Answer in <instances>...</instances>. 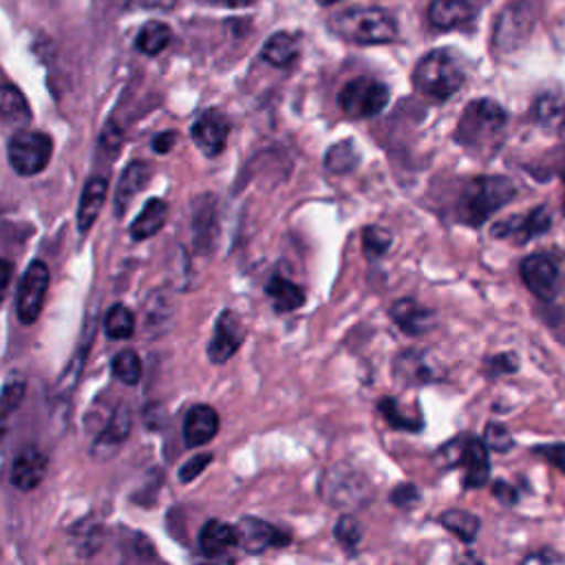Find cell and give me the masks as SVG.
Returning a JSON list of instances; mask_svg holds the SVG:
<instances>
[{
	"mask_svg": "<svg viewBox=\"0 0 565 565\" xmlns=\"http://www.w3.org/2000/svg\"><path fill=\"white\" fill-rule=\"evenodd\" d=\"M450 466L463 468V486L466 488H481L490 479V459H488V446L483 439L477 437H463L452 439L444 452Z\"/></svg>",
	"mask_w": 565,
	"mask_h": 565,
	"instance_id": "cell-8",
	"label": "cell"
},
{
	"mask_svg": "<svg viewBox=\"0 0 565 565\" xmlns=\"http://www.w3.org/2000/svg\"><path fill=\"white\" fill-rule=\"evenodd\" d=\"M318 4H322V7H331V4H335V2H342V0H316Z\"/></svg>",
	"mask_w": 565,
	"mask_h": 565,
	"instance_id": "cell-48",
	"label": "cell"
},
{
	"mask_svg": "<svg viewBox=\"0 0 565 565\" xmlns=\"http://www.w3.org/2000/svg\"><path fill=\"white\" fill-rule=\"evenodd\" d=\"M230 7H247V4H252L254 0H225Z\"/></svg>",
	"mask_w": 565,
	"mask_h": 565,
	"instance_id": "cell-47",
	"label": "cell"
},
{
	"mask_svg": "<svg viewBox=\"0 0 565 565\" xmlns=\"http://www.w3.org/2000/svg\"><path fill=\"white\" fill-rule=\"evenodd\" d=\"M534 9L530 2H512L508 4L494 24L492 44L501 53L516 51L534 29Z\"/></svg>",
	"mask_w": 565,
	"mask_h": 565,
	"instance_id": "cell-9",
	"label": "cell"
},
{
	"mask_svg": "<svg viewBox=\"0 0 565 565\" xmlns=\"http://www.w3.org/2000/svg\"><path fill=\"white\" fill-rule=\"evenodd\" d=\"M148 179H150V166L146 161H130L124 168L117 190H115V212L117 214H121L130 205V201L148 183Z\"/></svg>",
	"mask_w": 565,
	"mask_h": 565,
	"instance_id": "cell-23",
	"label": "cell"
},
{
	"mask_svg": "<svg viewBox=\"0 0 565 565\" xmlns=\"http://www.w3.org/2000/svg\"><path fill=\"white\" fill-rule=\"evenodd\" d=\"M53 154V139L42 130L20 128L7 141V157L13 172L20 177L40 174Z\"/></svg>",
	"mask_w": 565,
	"mask_h": 565,
	"instance_id": "cell-5",
	"label": "cell"
},
{
	"mask_svg": "<svg viewBox=\"0 0 565 565\" xmlns=\"http://www.w3.org/2000/svg\"><path fill=\"white\" fill-rule=\"evenodd\" d=\"M49 289V267L44 260H31L15 291V313L22 324H33L44 307Z\"/></svg>",
	"mask_w": 565,
	"mask_h": 565,
	"instance_id": "cell-10",
	"label": "cell"
},
{
	"mask_svg": "<svg viewBox=\"0 0 565 565\" xmlns=\"http://www.w3.org/2000/svg\"><path fill=\"white\" fill-rule=\"evenodd\" d=\"M377 408L382 413V417L386 419L388 426L399 428V430H419L424 426V419L419 415L417 408L404 411L402 404L395 397H382L377 402Z\"/></svg>",
	"mask_w": 565,
	"mask_h": 565,
	"instance_id": "cell-28",
	"label": "cell"
},
{
	"mask_svg": "<svg viewBox=\"0 0 565 565\" xmlns=\"http://www.w3.org/2000/svg\"><path fill=\"white\" fill-rule=\"evenodd\" d=\"M22 395H24V380L18 377V375H9L7 382H4V388H2V411H4V415H9L22 402Z\"/></svg>",
	"mask_w": 565,
	"mask_h": 565,
	"instance_id": "cell-38",
	"label": "cell"
},
{
	"mask_svg": "<svg viewBox=\"0 0 565 565\" xmlns=\"http://www.w3.org/2000/svg\"><path fill=\"white\" fill-rule=\"evenodd\" d=\"M214 459V455H210V452H203V455H196V457H192V459H188L181 468H179V479L183 481V483H190L194 477H199L205 468H207V463Z\"/></svg>",
	"mask_w": 565,
	"mask_h": 565,
	"instance_id": "cell-39",
	"label": "cell"
},
{
	"mask_svg": "<svg viewBox=\"0 0 565 565\" xmlns=\"http://www.w3.org/2000/svg\"><path fill=\"white\" fill-rule=\"evenodd\" d=\"M391 499H393V503L399 505V508H411L413 503H417L419 492H417V488H415L413 483H402V486H397V488L391 492Z\"/></svg>",
	"mask_w": 565,
	"mask_h": 565,
	"instance_id": "cell-42",
	"label": "cell"
},
{
	"mask_svg": "<svg viewBox=\"0 0 565 565\" xmlns=\"http://www.w3.org/2000/svg\"><path fill=\"white\" fill-rule=\"evenodd\" d=\"M552 218L545 205H539L530 210L525 216H510L492 225V236L497 238H510L514 243H527L534 236H541L550 230Z\"/></svg>",
	"mask_w": 565,
	"mask_h": 565,
	"instance_id": "cell-15",
	"label": "cell"
},
{
	"mask_svg": "<svg viewBox=\"0 0 565 565\" xmlns=\"http://www.w3.org/2000/svg\"><path fill=\"white\" fill-rule=\"evenodd\" d=\"M238 545V530L225 521L212 519L199 530V550L205 556H223Z\"/></svg>",
	"mask_w": 565,
	"mask_h": 565,
	"instance_id": "cell-20",
	"label": "cell"
},
{
	"mask_svg": "<svg viewBox=\"0 0 565 565\" xmlns=\"http://www.w3.org/2000/svg\"><path fill=\"white\" fill-rule=\"evenodd\" d=\"M243 338H245V327H243L241 318L232 309H225L216 318L214 333L207 344L210 362H214V364L227 362L236 353V349L243 344Z\"/></svg>",
	"mask_w": 565,
	"mask_h": 565,
	"instance_id": "cell-14",
	"label": "cell"
},
{
	"mask_svg": "<svg viewBox=\"0 0 565 565\" xmlns=\"http://www.w3.org/2000/svg\"><path fill=\"white\" fill-rule=\"evenodd\" d=\"M110 369H113V375L128 386H135L141 380V360L132 349L117 351L110 362Z\"/></svg>",
	"mask_w": 565,
	"mask_h": 565,
	"instance_id": "cell-34",
	"label": "cell"
},
{
	"mask_svg": "<svg viewBox=\"0 0 565 565\" xmlns=\"http://www.w3.org/2000/svg\"><path fill=\"white\" fill-rule=\"evenodd\" d=\"M338 104L347 117L369 119L380 115L388 104V88L377 79L355 77L342 86Z\"/></svg>",
	"mask_w": 565,
	"mask_h": 565,
	"instance_id": "cell-7",
	"label": "cell"
},
{
	"mask_svg": "<svg viewBox=\"0 0 565 565\" xmlns=\"http://www.w3.org/2000/svg\"><path fill=\"white\" fill-rule=\"evenodd\" d=\"M265 294L271 298L276 311H294L305 302V291L285 276H271L265 285Z\"/></svg>",
	"mask_w": 565,
	"mask_h": 565,
	"instance_id": "cell-27",
	"label": "cell"
},
{
	"mask_svg": "<svg viewBox=\"0 0 565 565\" xmlns=\"http://www.w3.org/2000/svg\"><path fill=\"white\" fill-rule=\"evenodd\" d=\"M439 523L452 532L457 539H461L463 543H472L479 534V516H475L472 512L468 510H446L441 516H439Z\"/></svg>",
	"mask_w": 565,
	"mask_h": 565,
	"instance_id": "cell-29",
	"label": "cell"
},
{
	"mask_svg": "<svg viewBox=\"0 0 565 565\" xmlns=\"http://www.w3.org/2000/svg\"><path fill=\"white\" fill-rule=\"evenodd\" d=\"M329 24L342 40L355 44H384L397 35L395 18L380 7H353L338 11Z\"/></svg>",
	"mask_w": 565,
	"mask_h": 565,
	"instance_id": "cell-2",
	"label": "cell"
},
{
	"mask_svg": "<svg viewBox=\"0 0 565 565\" xmlns=\"http://www.w3.org/2000/svg\"><path fill=\"white\" fill-rule=\"evenodd\" d=\"M298 55H300V42L294 33H287V31H278L269 35L267 42L263 44V57L271 66H289L296 62Z\"/></svg>",
	"mask_w": 565,
	"mask_h": 565,
	"instance_id": "cell-26",
	"label": "cell"
},
{
	"mask_svg": "<svg viewBox=\"0 0 565 565\" xmlns=\"http://www.w3.org/2000/svg\"><path fill=\"white\" fill-rule=\"evenodd\" d=\"M483 441H486L488 450H494V452H508V450L514 448V439H512L510 430L503 424H497V422L486 424Z\"/></svg>",
	"mask_w": 565,
	"mask_h": 565,
	"instance_id": "cell-37",
	"label": "cell"
},
{
	"mask_svg": "<svg viewBox=\"0 0 565 565\" xmlns=\"http://www.w3.org/2000/svg\"><path fill=\"white\" fill-rule=\"evenodd\" d=\"M106 188H108V181L99 174H95L86 181L82 196H79V207H77V230L82 234H86L93 227V223L97 221L102 205L106 201Z\"/></svg>",
	"mask_w": 565,
	"mask_h": 565,
	"instance_id": "cell-22",
	"label": "cell"
},
{
	"mask_svg": "<svg viewBox=\"0 0 565 565\" xmlns=\"http://www.w3.org/2000/svg\"><path fill=\"white\" fill-rule=\"evenodd\" d=\"M172 40V31L163 22H146L137 33V49L146 55H159Z\"/></svg>",
	"mask_w": 565,
	"mask_h": 565,
	"instance_id": "cell-30",
	"label": "cell"
},
{
	"mask_svg": "<svg viewBox=\"0 0 565 565\" xmlns=\"http://www.w3.org/2000/svg\"><path fill=\"white\" fill-rule=\"evenodd\" d=\"M236 530H238V545L249 554H260L271 547H285L291 541L287 532L256 516H243Z\"/></svg>",
	"mask_w": 565,
	"mask_h": 565,
	"instance_id": "cell-13",
	"label": "cell"
},
{
	"mask_svg": "<svg viewBox=\"0 0 565 565\" xmlns=\"http://www.w3.org/2000/svg\"><path fill=\"white\" fill-rule=\"evenodd\" d=\"M536 455H541L545 461L556 466L561 472H565V444H547L534 448Z\"/></svg>",
	"mask_w": 565,
	"mask_h": 565,
	"instance_id": "cell-40",
	"label": "cell"
},
{
	"mask_svg": "<svg viewBox=\"0 0 565 565\" xmlns=\"http://www.w3.org/2000/svg\"><path fill=\"white\" fill-rule=\"evenodd\" d=\"M192 139L205 157H216L225 150L230 135V119L218 108L203 110L192 124Z\"/></svg>",
	"mask_w": 565,
	"mask_h": 565,
	"instance_id": "cell-12",
	"label": "cell"
},
{
	"mask_svg": "<svg viewBox=\"0 0 565 565\" xmlns=\"http://www.w3.org/2000/svg\"><path fill=\"white\" fill-rule=\"evenodd\" d=\"M218 433V413L207 404H194L183 419L185 446H203Z\"/></svg>",
	"mask_w": 565,
	"mask_h": 565,
	"instance_id": "cell-17",
	"label": "cell"
},
{
	"mask_svg": "<svg viewBox=\"0 0 565 565\" xmlns=\"http://www.w3.org/2000/svg\"><path fill=\"white\" fill-rule=\"evenodd\" d=\"M505 121L508 115L501 104L488 97L475 99L463 108L455 130V139L466 148L481 150L488 143L497 141V137L505 128Z\"/></svg>",
	"mask_w": 565,
	"mask_h": 565,
	"instance_id": "cell-4",
	"label": "cell"
},
{
	"mask_svg": "<svg viewBox=\"0 0 565 565\" xmlns=\"http://www.w3.org/2000/svg\"><path fill=\"white\" fill-rule=\"evenodd\" d=\"M166 218H168L166 201L163 199H148L146 205L141 207L139 216L130 225V236L135 241L150 238L166 225Z\"/></svg>",
	"mask_w": 565,
	"mask_h": 565,
	"instance_id": "cell-24",
	"label": "cell"
},
{
	"mask_svg": "<svg viewBox=\"0 0 565 565\" xmlns=\"http://www.w3.org/2000/svg\"><path fill=\"white\" fill-rule=\"evenodd\" d=\"M492 492H494V497H497L499 501H503V503H508V505L516 501V490H514L510 483L497 481V483L492 486Z\"/></svg>",
	"mask_w": 565,
	"mask_h": 565,
	"instance_id": "cell-44",
	"label": "cell"
},
{
	"mask_svg": "<svg viewBox=\"0 0 565 565\" xmlns=\"http://www.w3.org/2000/svg\"><path fill=\"white\" fill-rule=\"evenodd\" d=\"M174 141H177V132H174V130L159 132V135H154V139H152V150L159 152V154H166V152L172 150Z\"/></svg>",
	"mask_w": 565,
	"mask_h": 565,
	"instance_id": "cell-43",
	"label": "cell"
},
{
	"mask_svg": "<svg viewBox=\"0 0 565 565\" xmlns=\"http://www.w3.org/2000/svg\"><path fill=\"white\" fill-rule=\"evenodd\" d=\"M333 536L342 547L353 550L362 539V525L351 514H342L333 525Z\"/></svg>",
	"mask_w": 565,
	"mask_h": 565,
	"instance_id": "cell-36",
	"label": "cell"
},
{
	"mask_svg": "<svg viewBox=\"0 0 565 565\" xmlns=\"http://www.w3.org/2000/svg\"><path fill=\"white\" fill-rule=\"evenodd\" d=\"M393 322L408 335H422L435 324V313L415 298H399L391 305Z\"/></svg>",
	"mask_w": 565,
	"mask_h": 565,
	"instance_id": "cell-18",
	"label": "cell"
},
{
	"mask_svg": "<svg viewBox=\"0 0 565 565\" xmlns=\"http://www.w3.org/2000/svg\"><path fill=\"white\" fill-rule=\"evenodd\" d=\"M318 490L327 503L342 510H355L373 497V486H369L366 477L349 466H333L324 472Z\"/></svg>",
	"mask_w": 565,
	"mask_h": 565,
	"instance_id": "cell-6",
	"label": "cell"
},
{
	"mask_svg": "<svg viewBox=\"0 0 565 565\" xmlns=\"http://www.w3.org/2000/svg\"><path fill=\"white\" fill-rule=\"evenodd\" d=\"M360 161V152L351 139H344L335 146H331L324 154V166L333 174H347L351 172Z\"/></svg>",
	"mask_w": 565,
	"mask_h": 565,
	"instance_id": "cell-32",
	"label": "cell"
},
{
	"mask_svg": "<svg viewBox=\"0 0 565 565\" xmlns=\"http://www.w3.org/2000/svg\"><path fill=\"white\" fill-rule=\"evenodd\" d=\"M46 468H49V459L42 450H38L35 446H26L24 450H20L11 463V483L13 488L22 490V492H29L33 490L35 486L42 483L44 475H46Z\"/></svg>",
	"mask_w": 565,
	"mask_h": 565,
	"instance_id": "cell-16",
	"label": "cell"
},
{
	"mask_svg": "<svg viewBox=\"0 0 565 565\" xmlns=\"http://www.w3.org/2000/svg\"><path fill=\"white\" fill-rule=\"evenodd\" d=\"M475 18V9L468 0H433L428 4V22L435 29L450 31L468 24Z\"/></svg>",
	"mask_w": 565,
	"mask_h": 565,
	"instance_id": "cell-21",
	"label": "cell"
},
{
	"mask_svg": "<svg viewBox=\"0 0 565 565\" xmlns=\"http://www.w3.org/2000/svg\"><path fill=\"white\" fill-rule=\"evenodd\" d=\"M391 241H393V236H391L388 230H384V227H380V225H369V227L364 230V234H362L364 254H366L369 258H377V256H382V254L388 252Z\"/></svg>",
	"mask_w": 565,
	"mask_h": 565,
	"instance_id": "cell-35",
	"label": "cell"
},
{
	"mask_svg": "<svg viewBox=\"0 0 565 565\" xmlns=\"http://www.w3.org/2000/svg\"><path fill=\"white\" fill-rule=\"evenodd\" d=\"M0 108H2L4 124H29L31 121L29 104H26L24 95L13 84H4L2 97H0Z\"/></svg>",
	"mask_w": 565,
	"mask_h": 565,
	"instance_id": "cell-31",
	"label": "cell"
},
{
	"mask_svg": "<svg viewBox=\"0 0 565 565\" xmlns=\"http://www.w3.org/2000/svg\"><path fill=\"white\" fill-rule=\"evenodd\" d=\"M532 117L547 130H561L565 126V97L558 93H541L532 104Z\"/></svg>",
	"mask_w": 565,
	"mask_h": 565,
	"instance_id": "cell-25",
	"label": "cell"
},
{
	"mask_svg": "<svg viewBox=\"0 0 565 565\" xmlns=\"http://www.w3.org/2000/svg\"><path fill=\"white\" fill-rule=\"evenodd\" d=\"M9 276H11V265H9V260H4L2 263V287L7 289V285H9Z\"/></svg>",
	"mask_w": 565,
	"mask_h": 565,
	"instance_id": "cell-46",
	"label": "cell"
},
{
	"mask_svg": "<svg viewBox=\"0 0 565 565\" xmlns=\"http://www.w3.org/2000/svg\"><path fill=\"white\" fill-rule=\"evenodd\" d=\"M104 331H106V335L110 340H126V338H130L135 333V316H132V311L126 305H121V302L113 305L106 311V316H104Z\"/></svg>",
	"mask_w": 565,
	"mask_h": 565,
	"instance_id": "cell-33",
	"label": "cell"
},
{
	"mask_svg": "<svg viewBox=\"0 0 565 565\" xmlns=\"http://www.w3.org/2000/svg\"><path fill=\"white\" fill-rule=\"evenodd\" d=\"M516 196V185L508 177L483 174L466 181L457 199V218L470 227L483 225L494 212Z\"/></svg>",
	"mask_w": 565,
	"mask_h": 565,
	"instance_id": "cell-1",
	"label": "cell"
},
{
	"mask_svg": "<svg viewBox=\"0 0 565 565\" xmlns=\"http://www.w3.org/2000/svg\"><path fill=\"white\" fill-rule=\"evenodd\" d=\"M519 274L525 287L543 302L556 298L558 291V267L547 254H530L521 260Z\"/></svg>",
	"mask_w": 565,
	"mask_h": 565,
	"instance_id": "cell-11",
	"label": "cell"
},
{
	"mask_svg": "<svg viewBox=\"0 0 565 565\" xmlns=\"http://www.w3.org/2000/svg\"><path fill=\"white\" fill-rule=\"evenodd\" d=\"M463 79L466 71L459 57L448 49H435L426 53L413 71L415 88L439 102L452 97L463 86Z\"/></svg>",
	"mask_w": 565,
	"mask_h": 565,
	"instance_id": "cell-3",
	"label": "cell"
},
{
	"mask_svg": "<svg viewBox=\"0 0 565 565\" xmlns=\"http://www.w3.org/2000/svg\"><path fill=\"white\" fill-rule=\"evenodd\" d=\"M519 366V360L512 353H501L488 360V371L490 375H499V373H514Z\"/></svg>",
	"mask_w": 565,
	"mask_h": 565,
	"instance_id": "cell-41",
	"label": "cell"
},
{
	"mask_svg": "<svg viewBox=\"0 0 565 565\" xmlns=\"http://www.w3.org/2000/svg\"><path fill=\"white\" fill-rule=\"evenodd\" d=\"M556 561H563L558 554H554V552H550L547 547H543L541 552H536V554H527L525 558H523V563H556Z\"/></svg>",
	"mask_w": 565,
	"mask_h": 565,
	"instance_id": "cell-45",
	"label": "cell"
},
{
	"mask_svg": "<svg viewBox=\"0 0 565 565\" xmlns=\"http://www.w3.org/2000/svg\"><path fill=\"white\" fill-rule=\"evenodd\" d=\"M130 426H132V417H130V408L126 404H119L115 408V413L110 415L106 428L99 433V437L95 439L93 446V455L97 457H110L130 435Z\"/></svg>",
	"mask_w": 565,
	"mask_h": 565,
	"instance_id": "cell-19",
	"label": "cell"
}]
</instances>
